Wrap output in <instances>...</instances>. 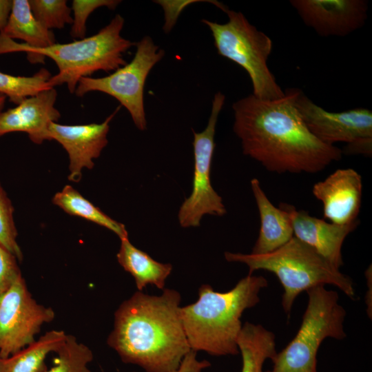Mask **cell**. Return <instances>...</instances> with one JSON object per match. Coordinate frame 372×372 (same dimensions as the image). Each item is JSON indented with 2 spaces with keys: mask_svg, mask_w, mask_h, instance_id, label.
I'll return each mask as SVG.
<instances>
[{
  "mask_svg": "<svg viewBox=\"0 0 372 372\" xmlns=\"http://www.w3.org/2000/svg\"><path fill=\"white\" fill-rule=\"evenodd\" d=\"M299 90H286L274 100L250 94L232 105L233 130L243 154L269 172L313 174L342 158V149L322 143L307 127L295 104Z\"/></svg>",
  "mask_w": 372,
  "mask_h": 372,
  "instance_id": "6da1fadb",
  "label": "cell"
},
{
  "mask_svg": "<svg viewBox=\"0 0 372 372\" xmlns=\"http://www.w3.org/2000/svg\"><path fill=\"white\" fill-rule=\"evenodd\" d=\"M180 293L164 289L161 296L138 291L114 313L107 342L126 364L146 372H173L191 350L180 313Z\"/></svg>",
  "mask_w": 372,
  "mask_h": 372,
  "instance_id": "7a4b0ae2",
  "label": "cell"
},
{
  "mask_svg": "<svg viewBox=\"0 0 372 372\" xmlns=\"http://www.w3.org/2000/svg\"><path fill=\"white\" fill-rule=\"evenodd\" d=\"M51 77L45 68L40 69L31 76H14L0 71V94L18 105L26 98L50 88L48 82Z\"/></svg>",
  "mask_w": 372,
  "mask_h": 372,
  "instance_id": "603a6c76",
  "label": "cell"
},
{
  "mask_svg": "<svg viewBox=\"0 0 372 372\" xmlns=\"http://www.w3.org/2000/svg\"><path fill=\"white\" fill-rule=\"evenodd\" d=\"M119 108L101 123L63 125L53 122L50 125V140L60 143L68 154L70 181L79 182L83 169L94 167V160L99 157L108 143L110 123Z\"/></svg>",
  "mask_w": 372,
  "mask_h": 372,
  "instance_id": "4fadbf2b",
  "label": "cell"
},
{
  "mask_svg": "<svg viewBox=\"0 0 372 372\" xmlns=\"http://www.w3.org/2000/svg\"><path fill=\"white\" fill-rule=\"evenodd\" d=\"M6 96H5L4 95L0 94V112H2V110L6 103Z\"/></svg>",
  "mask_w": 372,
  "mask_h": 372,
  "instance_id": "1f68e13d",
  "label": "cell"
},
{
  "mask_svg": "<svg viewBox=\"0 0 372 372\" xmlns=\"http://www.w3.org/2000/svg\"><path fill=\"white\" fill-rule=\"evenodd\" d=\"M121 2L119 0H73L71 8L73 12L71 37L79 39L85 38L86 21L90 14L103 6L114 10Z\"/></svg>",
  "mask_w": 372,
  "mask_h": 372,
  "instance_id": "4316f807",
  "label": "cell"
},
{
  "mask_svg": "<svg viewBox=\"0 0 372 372\" xmlns=\"http://www.w3.org/2000/svg\"><path fill=\"white\" fill-rule=\"evenodd\" d=\"M57 92L45 89L28 97L16 107L0 112V137L16 132H25L36 144L51 141L49 126L61 117L55 107Z\"/></svg>",
  "mask_w": 372,
  "mask_h": 372,
  "instance_id": "9a60e30c",
  "label": "cell"
},
{
  "mask_svg": "<svg viewBox=\"0 0 372 372\" xmlns=\"http://www.w3.org/2000/svg\"><path fill=\"white\" fill-rule=\"evenodd\" d=\"M136 48L132 60L101 78L80 79L74 94L81 97L90 92H101L115 98L129 112L139 130L147 126L144 109V87L152 69L164 56L165 51L154 43L149 36L135 43Z\"/></svg>",
  "mask_w": 372,
  "mask_h": 372,
  "instance_id": "ba28073f",
  "label": "cell"
},
{
  "mask_svg": "<svg viewBox=\"0 0 372 372\" xmlns=\"http://www.w3.org/2000/svg\"><path fill=\"white\" fill-rule=\"evenodd\" d=\"M267 285L265 277L252 274L224 293L203 285L198 289V300L180 309L191 350L216 356L238 354L237 339L242 327L240 318L245 310L260 302L259 293Z\"/></svg>",
  "mask_w": 372,
  "mask_h": 372,
  "instance_id": "3957f363",
  "label": "cell"
},
{
  "mask_svg": "<svg viewBox=\"0 0 372 372\" xmlns=\"http://www.w3.org/2000/svg\"><path fill=\"white\" fill-rule=\"evenodd\" d=\"M17 230L11 200L0 183V245L22 260L23 254L17 241Z\"/></svg>",
  "mask_w": 372,
  "mask_h": 372,
  "instance_id": "484cf974",
  "label": "cell"
},
{
  "mask_svg": "<svg viewBox=\"0 0 372 372\" xmlns=\"http://www.w3.org/2000/svg\"><path fill=\"white\" fill-rule=\"evenodd\" d=\"M120 240L121 245L116 255L118 262L134 277L138 290L141 291L147 285L163 289L165 280L172 272V265L154 260L134 247L128 237Z\"/></svg>",
  "mask_w": 372,
  "mask_h": 372,
  "instance_id": "ac0fdd59",
  "label": "cell"
},
{
  "mask_svg": "<svg viewBox=\"0 0 372 372\" xmlns=\"http://www.w3.org/2000/svg\"><path fill=\"white\" fill-rule=\"evenodd\" d=\"M52 201L67 214L107 228L116 234L120 239L128 237L123 224L108 216L70 185H65L60 192H56Z\"/></svg>",
  "mask_w": 372,
  "mask_h": 372,
  "instance_id": "7402d4cb",
  "label": "cell"
},
{
  "mask_svg": "<svg viewBox=\"0 0 372 372\" xmlns=\"http://www.w3.org/2000/svg\"><path fill=\"white\" fill-rule=\"evenodd\" d=\"M229 262L245 264L249 274L256 270L273 273L284 288L282 306L289 315L296 297L312 287L333 285L355 298L353 282L309 245L293 236L286 244L265 254L225 252Z\"/></svg>",
  "mask_w": 372,
  "mask_h": 372,
  "instance_id": "5b68a950",
  "label": "cell"
},
{
  "mask_svg": "<svg viewBox=\"0 0 372 372\" xmlns=\"http://www.w3.org/2000/svg\"><path fill=\"white\" fill-rule=\"evenodd\" d=\"M199 1H155L163 7L165 12V25L163 30L165 32L171 30L176 23L177 17L182 10L189 4Z\"/></svg>",
  "mask_w": 372,
  "mask_h": 372,
  "instance_id": "f1b7e54d",
  "label": "cell"
},
{
  "mask_svg": "<svg viewBox=\"0 0 372 372\" xmlns=\"http://www.w3.org/2000/svg\"><path fill=\"white\" fill-rule=\"evenodd\" d=\"M124 22L118 14L92 36L41 49L27 48L0 33V54L25 52L32 63H44L45 57L51 59L59 72L49 79L48 85L54 87L65 83L69 92L74 93L80 79L97 71H114L127 63L123 54L135 43L121 36Z\"/></svg>",
  "mask_w": 372,
  "mask_h": 372,
  "instance_id": "277c9868",
  "label": "cell"
},
{
  "mask_svg": "<svg viewBox=\"0 0 372 372\" xmlns=\"http://www.w3.org/2000/svg\"><path fill=\"white\" fill-rule=\"evenodd\" d=\"M67 337L65 331L51 330L6 358H0V372H45L47 355L56 352Z\"/></svg>",
  "mask_w": 372,
  "mask_h": 372,
  "instance_id": "ffe728a7",
  "label": "cell"
},
{
  "mask_svg": "<svg viewBox=\"0 0 372 372\" xmlns=\"http://www.w3.org/2000/svg\"><path fill=\"white\" fill-rule=\"evenodd\" d=\"M216 7L227 14V22L201 21L210 30L218 54L246 70L255 96L263 100L282 97L285 92L267 65L273 47L271 39L251 24L242 12L230 10L220 2Z\"/></svg>",
  "mask_w": 372,
  "mask_h": 372,
  "instance_id": "8992f818",
  "label": "cell"
},
{
  "mask_svg": "<svg viewBox=\"0 0 372 372\" xmlns=\"http://www.w3.org/2000/svg\"><path fill=\"white\" fill-rule=\"evenodd\" d=\"M17 258L0 245V296L21 276Z\"/></svg>",
  "mask_w": 372,
  "mask_h": 372,
  "instance_id": "83f0119b",
  "label": "cell"
},
{
  "mask_svg": "<svg viewBox=\"0 0 372 372\" xmlns=\"http://www.w3.org/2000/svg\"><path fill=\"white\" fill-rule=\"evenodd\" d=\"M295 104L309 131L322 143L351 145L372 141V112L356 107L340 112L324 110L300 90Z\"/></svg>",
  "mask_w": 372,
  "mask_h": 372,
  "instance_id": "8fae6325",
  "label": "cell"
},
{
  "mask_svg": "<svg viewBox=\"0 0 372 372\" xmlns=\"http://www.w3.org/2000/svg\"><path fill=\"white\" fill-rule=\"evenodd\" d=\"M313 196L322 203L323 216L345 225L358 220L362 201L361 176L352 168L338 169L313 186Z\"/></svg>",
  "mask_w": 372,
  "mask_h": 372,
  "instance_id": "5bb4252c",
  "label": "cell"
},
{
  "mask_svg": "<svg viewBox=\"0 0 372 372\" xmlns=\"http://www.w3.org/2000/svg\"><path fill=\"white\" fill-rule=\"evenodd\" d=\"M280 203L290 214L293 236L311 247L340 269L344 264L342 254L343 242L359 225V219L345 225L335 224L312 216L304 210H297L291 205Z\"/></svg>",
  "mask_w": 372,
  "mask_h": 372,
  "instance_id": "2e32d148",
  "label": "cell"
},
{
  "mask_svg": "<svg viewBox=\"0 0 372 372\" xmlns=\"http://www.w3.org/2000/svg\"><path fill=\"white\" fill-rule=\"evenodd\" d=\"M304 24L321 37H344L365 24V0H292Z\"/></svg>",
  "mask_w": 372,
  "mask_h": 372,
  "instance_id": "7c38bea8",
  "label": "cell"
},
{
  "mask_svg": "<svg viewBox=\"0 0 372 372\" xmlns=\"http://www.w3.org/2000/svg\"><path fill=\"white\" fill-rule=\"evenodd\" d=\"M12 0H0V31L6 25L11 10Z\"/></svg>",
  "mask_w": 372,
  "mask_h": 372,
  "instance_id": "4dcf8cb0",
  "label": "cell"
},
{
  "mask_svg": "<svg viewBox=\"0 0 372 372\" xmlns=\"http://www.w3.org/2000/svg\"><path fill=\"white\" fill-rule=\"evenodd\" d=\"M251 187L260 220L258 236L251 254H265L282 247L293 236L291 219L281 203L278 207L272 204L257 178L251 180Z\"/></svg>",
  "mask_w": 372,
  "mask_h": 372,
  "instance_id": "e0dca14e",
  "label": "cell"
},
{
  "mask_svg": "<svg viewBox=\"0 0 372 372\" xmlns=\"http://www.w3.org/2000/svg\"><path fill=\"white\" fill-rule=\"evenodd\" d=\"M210 365L207 360H197L196 352L190 350L185 355L178 369L173 372H201Z\"/></svg>",
  "mask_w": 372,
  "mask_h": 372,
  "instance_id": "f546056e",
  "label": "cell"
},
{
  "mask_svg": "<svg viewBox=\"0 0 372 372\" xmlns=\"http://www.w3.org/2000/svg\"><path fill=\"white\" fill-rule=\"evenodd\" d=\"M308 303L300 327L292 340L272 360L266 372H318L317 353L327 338L342 340L346 311L338 293L324 285L306 291Z\"/></svg>",
  "mask_w": 372,
  "mask_h": 372,
  "instance_id": "52a82bcc",
  "label": "cell"
},
{
  "mask_svg": "<svg viewBox=\"0 0 372 372\" xmlns=\"http://www.w3.org/2000/svg\"><path fill=\"white\" fill-rule=\"evenodd\" d=\"M30 10L43 26L61 29L73 21L72 10L65 0H28Z\"/></svg>",
  "mask_w": 372,
  "mask_h": 372,
  "instance_id": "d4e9b609",
  "label": "cell"
},
{
  "mask_svg": "<svg viewBox=\"0 0 372 372\" xmlns=\"http://www.w3.org/2000/svg\"><path fill=\"white\" fill-rule=\"evenodd\" d=\"M55 313L32 298L25 281L19 276L0 296V358H6L35 340L44 323Z\"/></svg>",
  "mask_w": 372,
  "mask_h": 372,
  "instance_id": "30bf717a",
  "label": "cell"
},
{
  "mask_svg": "<svg viewBox=\"0 0 372 372\" xmlns=\"http://www.w3.org/2000/svg\"><path fill=\"white\" fill-rule=\"evenodd\" d=\"M0 33L12 40H22L29 48H45L56 43L53 32L34 17L28 0H12L7 23Z\"/></svg>",
  "mask_w": 372,
  "mask_h": 372,
  "instance_id": "d6986e66",
  "label": "cell"
},
{
  "mask_svg": "<svg viewBox=\"0 0 372 372\" xmlns=\"http://www.w3.org/2000/svg\"><path fill=\"white\" fill-rule=\"evenodd\" d=\"M242 355L241 372H262L265 362L277 354L275 335L261 324L245 322L237 339Z\"/></svg>",
  "mask_w": 372,
  "mask_h": 372,
  "instance_id": "44dd1931",
  "label": "cell"
},
{
  "mask_svg": "<svg viewBox=\"0 0 372 372\" xmlns=\"http://www.w3.org/2000/svg\"><path fill=\"white\" fill-rule=\"evenodd\" d=\"M225 96L215 94L211 114L205 129L194 133V170L190 196L182 203L178 211L181 227H198L205 214L221 216L227 213L222 198L212 187L210 171L215 149L214 136L218 115L223 107Z\"/></svg>",
  "mask_w": 372,
  "mask_h": 372,
  "instance_id": "9c48e42d",
  "label": "cell"
},
{
  "mask_svg": "<svg viewBox=\"0 0 372 372\" xmlns=\"http://www.w3.org/2000/svg\"><path fill=\"white\" fill-rule=\"evenodd\" d=\"M56 353L54 366L45 372H92L87 366L93 360L91 349L78 342L74 335H67L64 343Z\"/></svg>",
  "mask_w": 372,
  "mask_h": 372,
  "instance_id": "cb8c5ba5",
  "label": "cell"
}]
</instances>
